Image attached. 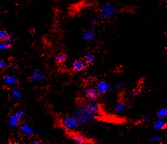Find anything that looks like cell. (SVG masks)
I'll list each match as a JSON object with an SVG mask.
<instances>
[{"label":"cell","instance_id":"cell-1","mask_svg":"<svg viewBox=\"0 0 167 144\" xmlns=\"http://www.w3.org/2000/svg\"><path fill=\"white\" fill-rule=\"evenodd\" d=\"M61 125L65 131L69 133L77 131L81 126L77 119L73 115H69L63 117L62 119Z\"/></svg>","mask_w":167,"mask_h":144},{"label":"cell","instance_id":"cell-2","mask_svg":"<svg viewBox=\"0 0 167 144\" xmlns=\"http://www.w3.org/2000/svg\"><path fill=\"white\" fill-rule=\"evenodd\" d=\"M73 115L76 118L81 126L89 125L95 120V117L89 114L83 106L76 109Z\"/></svg>","mask_w":167,"mask_h":144},{"label":"cell","instance_id":"cell-3","mask_svg":"<svg viewBox=\"0 0 167 144\" xmlns=\"http://www.w3.org/2000/svg\"><path fill=\"white\" fill-rule=\"evenodd\" d=\"M26 114L27 112L26 110L23 109H19L16 112H13L8 119V124L9 126L13 128L18 127L19 125L23 121Z\"/></svg>","mask_w":167,"mask_h":144},{"label":"cell","instance_id":"cell-4","mask_svg":"<svg viewBox=\"0 0 167 144\" xmlns=\"http://www.w3.org/2000/svg\"><path fill=\"white\" fill-rule=\"evenodd\" d=\"M116 7L109 3L103 4L101 7L99 12L100 17L102 19H110L116 14Z\"/></svg>","mask_w":167,"mask_h":144},{"label":"cell","instance_id":"cell-5","mask_svg":"<svg viewBox=\"0 0 167 144\" xmlns=\"http://www.w3.org/2000/svg\"><path fill=\"white\" fill-rule=\"evenodd\" d=\"M71 139L76 144H90L92 140L87 135L79 131H74L69 133Z\"/></svg>","mask_w":167,"mask_h":144},{"label":"cell","instance_id":"cell-6","mask_svg":"<svg viewBox=\"0 0 167 144\" xmlns=\"http://www.w3.org/2000/svg\"><path fill=\"white\" fill-rule=\"evenodd\" d=\"M18 128L22 134L27 137H32L37 133L36 129L32 125L26 121H23Z\"/></svg>","mask_w":167,"mask_h":144},{"label":"cell","instance_id":"cell-7","mask_svg":"<svg viewBox=\"0 0 167 144\" xmlns=\"http://www.w3.org/2000/svg\"><path fill=\"white\" fill-rule=\"evenodd\" d=\"M82 106L87 112L95 117L100 114V106L95 102H88Z\"/></svg>","mask_w":167,"mask_h":144},{"label":"cell","instance_id":"cell-8","mask_svg":"<svg viewBox=\"0 0 167 144\" xmlns=\"http://www.w3.org/2000/svg\"><path fill=\"white\" fill-rule=\"evenodd\" d=\"M84 97L88 102H95L99 98L100 94L97 92L96 88L88 87L84 91Z\"/></svg>","mask_w":167,"mask_h":144},{"label":"cell","instance_id":"cell-9","mask_svg":"<svg viewBox=\"0 0 167 144\" xmlns=\"http://www.w3.org/2000/svg\"><path fill=\"white\" fill-rule=\"evenodd\" d=\"M45 74L44 72L40 68H37L33 71L30 74L29 79L33 82L40 83L44 80Z\"/></svg>","mask_w":167,"mask_h":144},{"label":"cell","instance_id":"cell-10","mask_svg":"<svg viewBox=\"0 0 167 144\" xmlns=\"http://www.w3.org/2000/svg\"><path fill=\"white\" fill-rule=\"evenodd\" d=\"M96 89L100 95H104L110 92L112 90V87L108 82L104 80L98 81L96 85Z\"/></svg>","mask_w":167,"mask_h":144},{"label":"cell","instance_id":"cell-11","mask_svg":"<svg viewBox=\"0 0 167 144\" xmlns=\"http://www.w3.org/2000/svg\"><path fill=\"white\" fill-rule=\"evenodd\" d=\"M89 66L85 62V61L81 60H75L72 64V69L76 72L84 71Z\"/></svg>","mask_w":167,"mask_h":144},{"label":"cell","instance_id":"cell-12","mask_svg":"<svg viewBox=\"0 0 167 144\" xmlns=\"http://www.w3.org/2000/svg\"><path fill=\"white\" fill-rule=\"evenodd\" d=\"M82 36L85 41L90 42L96 38V33L92 29H86L82 32Z\"/></svg>","mask_w":167,"mask_h":144},{"label":"cell","instance_id":"cell-13","mask_svg":"<svg viewBox=\"0 0 167 144\" xmlns=\"http://www.w3.org/2000/svg\"><path fill=\"white\" fill-rule=\"evenodd\" d=\"M3 83L6 85H14L16 86L17 84L19 83V79L15 75L13 74H8L4 76L3 78Z\"/></svg>","mask_w":167,"mask_h":144},{"label":"cell","instance_id":"cell-14","mask_svg":"<svg viewBox=\"0 0 167 144\" xmlns=\"http://www.w3.org/2000/svg\"><path fill=\"white\" fill-rule=\"evenodd\" d=\"M10 98L13 100H18L22 98L23 93L18 87L17 86H14L10 92Z\"/></svg>","mask_w":167,"mask_h":144},{"label":"cell","instance_id":"cell-15","mask_svg":"<svg viewBox=\"0 0 167 144\" xmlns=\"http://www.w3.org/2000/svg\"><path fill=\"white\" fill-rule=\"evenodd\" d=\"M0 40L2 43L5 42L12 44L13 42L12 35L5 30H1L0 31Z\"/></svg>","mask_w":167,"mask_h":144},{"label":"cell","instance_id":"cell-16","mask_svg":"<svg viewBox=\"0 0 167 144\" xmlns=\"http://www.w3.org/2000/svg\"><path fill=\"white\" fill-rule=\"evenodd\" d=\"M152 126L156 131H160L167 128V123L164 121V120L157 119L155 121Z\"/></svg>","mask_w":167,"mask_h":144},{"label":"cell","instance_id":"cell-17","mask_svg":"<svg viewBox=\"0 0 167 144\" xmlns=\"http://www.w3.org/2000/svg\"><path fill=\"white\" fill-rule=\"evenodd\" d=\"M67 58H68L67 55L65 52H61L57 55V56L55 58V61L57 64H63L67 62Z\"/></svg>","mask_w":167,"mask_h":144},{"label":"cell","instance_id":"cell-18","mask_svg":"<svg viewBox=\"0 0 167 144\" xmlns=\"http://www.w3.org/2000/svg\"><path fill=\"white\" fill-rule=\"evenodd\" d=\"M95 60V57L94 55L89 52L86 55L84 61H85V62L89 66L90 64H93Z\"/></svg>","mask_w":167,"mask_h":144},{"label":"cell","instance_id":"cell-19","mask_svg":"<svg viewBox=\"0 0 167 144\" xmlns=\"http://www.w3.org/2000/svg\"><path fill=\"white\" fill-rule=\"evenodd\" d=\"M158 119L164 120L167 117V108L160 109L157 113Z\"/></svg>","mask_w":167,"mask_h":144},{"label":"cell","instance_id":"cell-20","mask_svg":"<svg viewBox=\"0 0 167 144\" xmlns=\"http://www.w3.org/2000/svg\"><path fill=\"white\" fill-rule=\"evenodd\" d=\"M115 111L117 112H124L126 109V106L125 104L122 102H119L116 104L115 106Z\"/></svg>","mask_w":167,"mask_h":144},{"label":"cell","instance_id":"cell-21","mask_svg":"<svg viewBox=\"0 0 167 144\" xmlns=\"http://www.w3.org/2000/svg\"><path fill=\"white\" fill-rule=\"evenodd\" d=\"M12 44H10L8 43H5V42H3L1 43L0 44V50H6L12 47Z\"/></svg>","mask_w":167,"mask_h":144},{"label":"cell","instance_id":"cell-22","mask_svg":"<svg viewBox=\"0 0 167 144\" xmlns=\"http://www.w3.org/2000/svg\"><path fill=\"white\" fill-rule=\"evenodd\" d=\"M164 139V137L162 136V135H155L151 138V141H154V142L163 141Z\"/></svg>","mask_w":167,"mask_h":144},{"label":"cell","instance_id":"cell-23","mask_svg":"<svg viewBox=\"0 0 167 144\" xmlns=\"http://www.w3.org/2000/svg\"><path fill=\"white\" fill-rule=\"evenodd\" d=\"M84 81L86 83L90 84L93 83L94 81V78L91 76H86L84 78Z\"/></svg>","mask_w":167,"mask_h":144},{"label":"cell","instance_id":"cell-24","mask_svg":"<svg viewBox=\"0 0 167 144\" xmlns=\"http://www.w3.org/2000/svg\"><path fill=\"white\" fill-rule=\"evenodd\" d=\"M100 21V19L98 17H94L91 20H90V23L94 26L97 25Z\"/></svg>","mask_w":167,"mask_h":144},{"label":"cell","instance_id":"cell-25","mask_svg":"<svg viewBox=\"0 0 167 144\" xmlns=\"http://www.w3.org/2000/svg\"><path fill=\"white\" fill-rule=\"evenodd\" d=\"M8 64L7 63L4 59H1L0 61V68L1 69H4L8 66Z\"/></svg>","mask_w":167,"mask_h":144},{"label":"cell","instance_id":"cell-26","mask_svg":"<svg viewBox=\"0 0 167 144\" xmlns=\"http://www.w3.org/2000/svg\"><path fill=\"white\" fill-rule=\"evenodd\" d=\"M125 83L124 81H120V82H119V83H118V84H117L118 88H119L120 89L124 88V87H125Z\"/></svg>","mask_w":167,"mask_h":144},{"label":"cell","instance_id":"cell-27","mask_svg":"<svg viewBox=\"0 0 167 144\" xmlns=\"http://www.w3.org/2000/svg\"><path fill=\"white\" fill-rule=\"evenodd\" d=\"M31 144H42V141L41 140H34L31 143Z\"/></svg>","mask_w":167,"mask_h":144},{"label":"cell","instance_id":"cell-28","mask_svg":"<svg viewBox=\"0 0 167 144\" xmlns=\"http://www.w3.org/2000/svg\"><path fill=\"white\" fill-rule=\"evenodd\" d=\"M138 94H139V91H138V90H134L132 91V96L136 97V96H138Z\"/></svg>","mask_w":167,"mask_h":144},{"label":"cell","instance_id":"cell-29","mask_svg":"<svg viewBox=\"0 0 167 144\" xmlns=\"http://www.w3.org/2000/svg\"><path fill=\"white\" fill-rule=\"evenodd\" d=\"M10 65L12 66V67L13 68H16L17 67V66H18L17 64H16L15 62H14V61L12 62L10 64Z\"/></svg>","mask_w":167,"mask_h":144},{"label":"cell","instance_id":"cell-30","mask_svg":"<svg viewBox=\"0 0 167 144\" xmlns=\"http://www.w3.org/2000/svg\"><path fill=\"white\" fill-rule=\"evenodd\" d=\"M148 119V116H144L143 117V121H146V120H147Z\"/></svg>","mask_w":167,"mask_h":144},{"label":"cell","instance_id":"cell-31","mask_svg":"<svg viewBox=\"0 0 167 144\" xmlns=\"http://www.w3.org/2000/svg\"><path fill=\"white\" fill-rule=\"evenodd\" d=\"M15 144V143H8V144Z\"/></svg>","mask_w":167,"mask_h":144}]
</instances>
